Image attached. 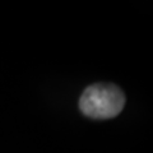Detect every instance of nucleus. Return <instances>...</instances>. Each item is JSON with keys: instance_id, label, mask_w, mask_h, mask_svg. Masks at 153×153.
<instances>
[{"instance_id": "obj_1", "label": "nucleus", "mask_w": 153, "mask_h": 153, "mask_svg": "<svg viewBox=\"0 0 153 153\" xmlns=\"http://www.w3.org/2000/svg\"><path fill=\"white\" fill-rule=\"evenodd\" d=\"M125 96L114 84L97 83L84 89L79 100V108L92 119H111L123 111Z\"/></svg>"}]
</instances>
